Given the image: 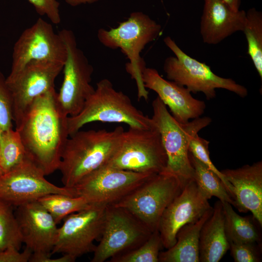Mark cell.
Listing matches in <instances>:
<instances>
[{
	"instance_id": "277c9868",
	"label": "cell",
	"mask_w": 262,
	"mask_h": 262,
	"mask_svg": "<svg viewBox=\"0 0 262 262\" xmlns=\"http://www.w3.org/2000/svg\"><path fill=\"white\" fill-rule=\"evenodd\" d=\"M151 119L159 131L167 156L163 173L176 176L185 185L194 180V169L189 158L191 139L212 122L208 116L199 117L185 123L177 121L157 97L152 103Z\"/></svg>"
},
{
	"instance_id": "4dcf8cb0",
	"label": "cell",
	"mask_w": 262,
	"mask_h": 262,
	"mask_svg": "<svg viewBox=\"0 0 262 262\" xmlns=\"http://www.w3.org/2000/svg\"><path fill=\"white\" fill-rule=\"evenodd\" d=\"M12 104L11 93L0 70V131L12 128Z\"/></svg>"
},
{
	"instance_id": "4316f807",
	"label": "cell",
	"mask_w": 262,
	"mask_h": 262,
	"mask_svg": "<svg viewBox=\"0 0 262 262\" xmlns=\"http://www.w3.org/2000/svg\"><path fill=\"white\" fill-rule=\"evenodd\" d=\"M59 224L67 215L87 207L90 204L82 196L73 197L61 194H50L37 200Z\"/></svg>"
},
{
	"instance_id": "603a6c76",
	"label": "cell",
	"mask_w": 262,
	"mask_h": 262,
	"mask_svg": "<svg viewBox=\"0 0 262 262\" xmlns=\"http://www.w3.org/2000/svg\"><path fill=\"white\" fill-rule=\"evenodd\" d=\"M224 216L225 233L229 243H254L260 235L252 218L242 216L226 201L221 202Z\"/></svg>"
},
{
	"instance_id": "5b68a950",
	"label": "cell",
	"mask_w": 262,
	"mask_h": 262,
	"mask_svg": "<svg viewBox=\"0 0 262 262\" xmlns=\"http://www.w3.org/2000/svg\"><path fill=\"white\" fill-rule=\"evenodd\" d=\"M95 121L124 123L129 127L143 129L154 125L151 118L134 106L130 98L122 91L116 90L107 79L97 82L94 92L78 115L68 116L69 136L85 124Z\"/></svg>"
},
{
	"instance_id": "7402d4cb",
	"label": "cell",
	"mask_w": 262,
	"mask_h": 262,
	"mask_svg": "<svg viewBox=\"0 0 262 262\" xmlns=\"http://www.w3.org/2000/svg\"><path fill=\"white\" fill-rule=\"evenodd\" d=\"M213 211L212 207L197 221L181 227L177 233L175 244L166 251L160 252L159 262H199L200 232Z\"/></svg>"
},
{
	"instance_id": "ac0fdd59",
	"label": "cell",
	"mask_w": 262,
	"mask_h": 262,
	"mask_svg": "<svg viewBox=\"0 0 262 262\" xmlns=\"http://www.w3.org/2000/svg\"><path fill=\"white\" fill-rule=\"evenodd\" d=\"M15 215L26 247L33 252L50 253L58 228L49 212L36 200L17 207Z\"/></svg>"
},
{
	"instance_id": "9a60e30c",
	"label": "cell",
	"mask_w": 262,
	"mask_h": 262,
	"mask_svg": "<svg viewBox=\"0 0 262 262\" xmlns=\"http://www.w3.org/2000/svg\"><path fill=\"white\" fill-rule=\"evenodd\" d=\"M65 44L52 25L41 18L26 29L14 44L11 73L20 70L34 61H50L65 63Z\"/></svg>"
},
{
	"instance_id": "5bb4252c",
	"label": "cell",
	"mask_w": 262,
	"mask_h": 262,
	"mask_svg": "<svg viewBox=\"0 0 262 262\" xmlns=\"http://www.w3.org/2000/svg\"><path fill=\"white\" fill-rule=\"evenodd\" d=\"M154 174L122 170L105 165L82 179L73 188L76 196L90 204L113 205Z\"/></svg>"
},
{
	"instance_id": "7a4b0ae2",
	"label": "cell",
	"mask_w": 262,
	"mask_h": 262,
	"mask_svg": "<svg viewBox=\"0 0 262 262\" xmlns=\"http://www.w3.org/2000/svg\"><path fill=\"white\" fill-rule=\"evenodd\" d=\"M124 130L79 131L68 138L58 169L64 186L72 188L85 176L106 165L117 150Z\"/></svg>"
},
{
	"instance_id": "d6986e66",
	"label": "cell",
	"mask_w": 262,
	"mask_h": 262,
	"mask_svg": "<svg viewBox=\"0 0 262 262\" xmlns=\"http://www.w3.org/2000/svg\"><path fill=\"white\" fill-rule=\"evenodd\" d=\"M221 172L233 187L236 208L240 212L250 211L262 227V162Z\"/></svg>"
},
{
	"instance_id": "f546056e",
	"label": "cell",
	"mask_w": 262,
	"mask_h": 262,
	"mask_svg": "<svg viewBox=\"0 0 262 262\" xmlns=\"http://www.w3.org/2000/svg\"><path fill=\"white\" fill-rule=\"evenodd\" d=\"M210 142L199 137L198 134L195 135L191 140L189 151L193 156L198 159L210 170L214 173L224 184L227 191L233 198V188L228 182L224 175L215 166L210 157L209 145Z\"/></svg>"
},
{
	"instance_id": "8fae6325",
	"label": "cell",
	"mask_w": 262,
	"mask_h": 262,
	"mask_svg": "<svg viewBox=\"0 0 262 262\" xmlns=\"http://www.w3.org/2000/svg\"><path fill=\"white\" fill-rule=\"evenodd\" d=\"M64 65L60 62L32 61L17 72H10L6 78L12 97L13 120L16 129L33 101L54 88L55 80Z\"/></svg>"
},
{
	"instance_id": "30bf717a",
	"label": "cell",
	"mask_w": 262,
	"mask_h": 262,
	"mask_svg": "<svg viewBox=\"0 0 262 262\" xmlns=\"http://www.w3.org/2000/svg\"><path fill=\"white\" fill-rule=\"evenodd\" d=\"M152 233L127 210L107 205L102 235L91 262H104L132 250L145 242Z\"/></svg>"
},
{
	"instance_id": "6da1fadb",
	"label": "cell",
	"mask_w": 262,
	"mask_h": 262,
	"mask_svg": "<svg viewBox=\"0 0 262 262\" xmlns=\"http://www.w3.org/2000/svg\"><path fill=\"white\" fill-rule=\"evenodd\" d=\"M54 88L37 98L24 116L19 133L27 157L49 175L58 169L69 136L67 117L60 109Z\"/></svg>"
},
{
	"instance_id": "e575fe53",
	"label": "cell",
	"mask_w": 262,
	"mask_h": 262,
	"mask_svg": "<svg viewBox=\"0 0 262 262\" xmlns=\"http://www.w3.org/2000/svg\"><path fill=\"white\" fill-rule=\"evenodd\" d=\"M76 258L68 255L63 254L57 258H51L50 253L45 252H33L30 262H74Z\"/></svg>"
},
{
	"instance_id": "3957f363",
	"label": "cell",
	"mask_w": 262,
	"mask_h": 262,
	"mask_svg": "<svg viewBox=\"0 0 262 262\" xmlns=\"http://www.w3.org/2000/svg\"><path fill=\"white\" fill-rule=\"evenodd\" d=\"M161 30V25L148 15L135 12L117 27L110 30L100 28L98 32L100 43L111 49H120L129 60L125 68L136 82L138 99L147 100L148 98V92L142 78L146 63L140 54L148 43L158 37Z\"/></svg>"
},
{
	"instance_id": "8d00e7d4",
	"label": "cell",
	"mask_w": 262,
	"mask_h": 262,
	"mask_svg": "<svg viewBox=\"0 0 262 262\" xmlns=\"http://www.w3.org/2000/svg\"><path fill=\"white\" fill-rule=\"evenodd\" d=\"M98 0H65L66 2L72 6H77L82 4L92 3Z\"/></svg>"
},
{
	"instance_id": "8992f818",
	"label": "cell",
	"mask_w": 262,
	"mask_h": 262,
	"mask_svg": "<svg viewBox=\"0 0 262 262\" xmlns=\"http://www.w3.org/2000/svg\"><path fill=\"white\" fill-rule=\"evenodd\" d=\"M165 45L174 54L164 61V70L167 79L186 88L191 93H203L207 99L216 96V89H224L240 97L248 94L247 89L230 78L216 75L205 63L184 52L169 36L164 39Z\"/></svg>"
},
{
	"instance_id": "83f0119b",
	"label": "cell",
	"mask_w": 262,
	"mask_h": 262,
	"mask_svg": "<svg viewBox=\"0 0 262 262\" xmlns=\"http://www.w3.org/2000/svg\"><path fill=\"white\" fill-rule=\"evenodd\" d=\"M13 206L0 199V251L9 246L20 249L23 243Z\"/></svg>"
},
{
	"instance_id": "d6a6232c",
	"label": "cell",
	"mask_w": 262,
	"mask_h": 262,
	"mask_svg": "<svg viewBox=\"0 0 262 262\" xmlns=\"http://www.w3.org/2000/svg\"><path fill=\"white\" fill-rule=\"evenodd\" d=\"M41 16H46L54 24L61 22L59 2L56 0H27Z\"/></svg>"
},
{
	"instance_id": "f1b7e54d",
	"label": "cell",
	"mask_w": 262,
	"mask_h": 262,
	"mask_svg": "<svg viewBox=\"0 0 262 262\" xmlns=\"http://www.w3.org/2000/svg\"><path fill=\"white\" fill-rule=\"evenodd\" d=\"M163 247L158 230L153 232L138 247L110 259V262H159Z\"/></svg>"
},
{
	"instance_id": "52a82bcc",
	"label": "cell",
	"mask_w": 262,
	"mask_h": 262,
	"mask_svg": "<svg viewBox=\"0 0 262 262\" xmlns=\"http://www.w3.org/2000/svg\"><path fill=\"white\" fill-rule=\"evenodd\" d=\"M184 186L174 175L154 174L113 205L129 211L153 232L158 230L164 212Z\"/></svg>"
},
{
	"instance_id": "7c38bea8",
	"label": "cell",
	"mask_w": 262,
	"mask_h": 262,
	"mask_svg": "<svg viewBox=\"0 0 262 262\" xmlns=\"http://www.w3.org/2000/svg\"><path fill=\"white\" fill-rule=\"evenodd\" d=\"M106 206L90 204L64 218L51 254H68L77 259L93 252L94 241L100 240L102 235Z\"/></svg>"
},
{
	"instance_id": "1f68e13d",
	"label": "cell",
	"mask_w": 262,
	"mask_h": 262,
	"mask_svg": "<svg viewBox=\"0 0 262 262\" xmlns=\"http://www.w3.org/2000/svg\"><path fill=\"white\" fill-rule=\"evenodd\" d=\"M229 249L235 262L261 261L260 248L254 243H230Z\"/></svg>"
},
{
	"instance_id": "9c48e42d",
	"label": "cell",
	"mask_w": 262,
	"mask_h": 262,
	"mask_svg": "<svg viewBox=\"0 0 262 262\" xmlns=\"http://www.w3.org/2000/svg\"><path fill=\"white\" fill-rule=\"evenodd\" d=\"M59 33L66 47V58L57 100L63 113L67 116H73L82 111L95 91L91 84L94 69L83 52L77 47L73 32L63 29Z\"/></svg>"
},
{
	"instance_id": "836d02e7",
	"label": "cell",
	"mask_w": 262,
	"mask_h": 262,
	"mask_svg": "<svg viewBox=\"0 0 262 262\" xmlns=\"http://www.w3.org/2000/svg\"><path fill=\"white\" fill-rule=\"evenodd\" d=\"M14 246H9L0 251V262H29L33 252L26 247L20 252Z\"/></svg>"
},
{
	"instance_id": "d590c367",
	"label": "cell",
	"mask_w": 262,
	"mask_h": 262,
	"mask_svg": "<svg viewBox=\"0 0 262 262\" xmlns=\"http://www.w3.org/2000/svg\"><path fill=\"white\" fill-rule=\"evenodd\" d=\"M235 11L239 10L241 0H221Z\"/></svg>"
},
{
	"instance_id": "484cf974",
	"label": "cell",
	"mask_w": 262,
	"mask_h": 262,
	"mask_svg": "<svg viewBox=\"0 0 262 262\" xmlns=\"http://www.w3.org/2000/svg\"><path fill=\"white\" fill-rule=\"evenodd\" d=\"M27 158L18 131L12 128L0 131V166L3 173L11 170Z\"/></svg>"
},
{
	"instance_id": "ffe728a7",
	"label": "cell",
	"mask_w": 262,
	"mask_h": 262,
	"mask_svg": "<svg viewBox=\"0 0 262 262\" xmlns=\"http://www.w3.org/2000/svg\"><path fill=\"white\" fill-rule=\"evenodd\" d=\"M204 0L200 26L204 43L216 45L237 32H243L246 12L235 11L221 0Z\"/></svg>"
},
{
	"instance_id": "ba28073f",
	"label": "cell",
	"mask_w": 262,
	"mask_h": 262,
	"mask_svg": "<svg viewBox=\"0 0 262 262\" xmlns=\"http://www.w3.org/2000/svg\"><path fill=\"white\" fill-rule=\"evenodd\" d=\"M166 164V152L160 133L154 124L150 128L130 127L124 131L117 150L106 165L135 172L156 174L163 172Z\"/></svg>"
},
{
	"instance_id": "d4e9b609",
	"label": "cell",
	"mask_w": 262,
	"mask_h": 262,
	"mask_svg": "<svg viewBox=\"0 0 262 262\" xmlns=\"http://www.w3.org/2000/svg\"><path fill=\"white\" fill-rule=\"evenodd\" d=\"M244 32L247 44V53L262 80V13L255 8L246 12Z\"/></svg>"
},
{
	"instance_id": "e0dca14e",
	"label": "cell",
	"mask_w": 262,
	"mask_h": 262,
	"mask_svg": "<svg viewBox=\"0 0 262 262\" xmlns=\"http://www.w3.org/2000/svg\"><path fill=\"white\" fill-rule=\"evenodd\" d=\"M142 78L145 87L157 94L179 122L187 123L204 114L206 107L204 101L194 98L185 87L163 78L156 69L146 67Z\"/></svg>"
},
{
	"instance_id": "2e32d148",
	"label": "cell",
	"mask_w": 262,
	"mask_h": 262,
	"mask_svg": "<svg viewBox=\"0 0 262 262\" xmlns=\"http://www.w3.org/2000/svg\"><path fill=\"white\" fill-rule=\"evenodd\" d=\"M208 199L195 180L189 181L181 192L164 212L158 231L164 247H172L176 242V234L184 225L199 219L211 208Z\"/></svg>"
},
{
	"instance_id": "74e56055",
	"label": "cell",
	"mask_w": 262,
	"mask_h": 262,
	"mask_svg": "<svg viewBox=\"0 0 262 262\" xmlns=\"http://www.w3.org/2000/svg\"><path fill=\"white\" fill-rule=\"evenodd\" d=\"M4 173L0 166V176L2 174H3Z\"/></svg>"
},
{
	"instance_id": "4fadbf2b",
	"label": "cell",
	"mask_w": 262,
	"mask_h": 262,
	"mask_svg": "<svg viewBox=\"0 0 262 262\" xmlns=\"http://www.w3.org/2000/svg\"><path fill=\"white\" fill-rule=\"evenodd\" d=\"M41 168L27 158L0 176V199L17 207L50 194L77 197L73 188L56 186L47 180Z\"/></svg>"
},
{
	"instance_id": "cb8c5ba5",
	"label": "cell",
	"mask_w": 262,
	"mask_h": 262,
	"mask_svg": "<svg viewBox=\"0 0 262 262\" xmlns=\"http://www.w3.org/2000/svg\"><path fill=\"white\" fill-rule=\"evenodd\" d=\"M189 158L194 169V180L207 198L214 196L221 202H228L236 208L234 200L220 178L190 153Z\"/></svg>"
},
{
	"instance_id": "44dd1931",
	"label": "cell",
	"mask_w": 262,
	"mask_h": 262,
	"mask_svg": "<svg viewBox=\"0 0 262 262\" xmlns=\"http://www.w3.org/2000/svg\"><path fill=\"white\" fill-rule=\"evenodd\" d=\"M229 249L224 227L222 202L217 201L212 215L203 224L199 235V262H218Z\"/></svg>"
}]
</instances>
